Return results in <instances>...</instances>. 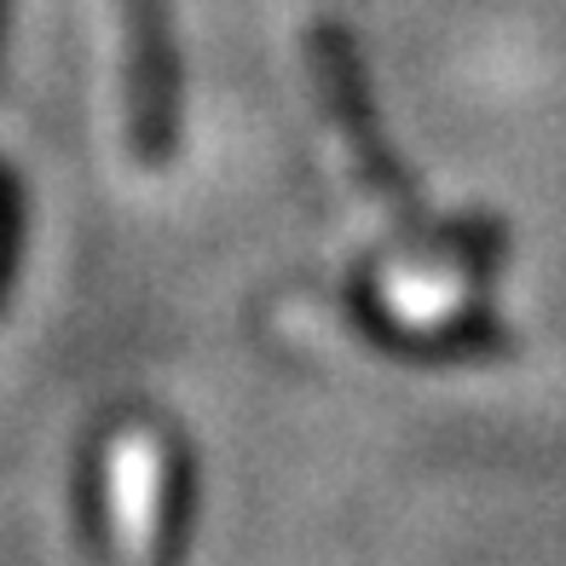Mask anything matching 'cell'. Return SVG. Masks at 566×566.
<instances>
[{
	"mask_svg": "<svg viewBox=\"0 0 566 566\" xmlns=\"http://www.w3.org/2000/svg\"><path fill=\"white\" fill-rule=\"evenodd\" d=\"M122 18V70H127V127L145 163L174 150L179 82H174V41H168V0H116Z\"/></svg>",
	"mask_w": 566,
	"mask_h": 566,
	"instance_id": "obj_1",
	"label": "cell"
},
{
	"mask_svg": "<svg viewBox=\"0 0 566 566\" xmlns=\"http://www.w3.org/2000/svg\"><path fill=\"white\" fill-rule=\"evenodd\" d=\"M163 451L150 440H122L111 446V521L127 549H150L163 532Z\"/></svg>",
	"mask_w": 566,
	"mask_h": 566,
	"instance_id": "obj_3",
	"label": "cell"
},
{
	"mask_svg": "<svg viewBox=\"0 0 566 566\" xmlns=\"http://www.w3.org/2000/svg\"><path fill=\"white\" fill-rule=\"evenodd\" d=\"M313 70H318L324 111H329V122L342 127L347 157H353L358 174H365V186H370L381 202H394V209L417 214V197H410L399 163L388 157V145H381V134H376V116H370L365 82H358L353 46H347V35L336 30V23H318V30H313Z\"/></svg>",
	"mask_w": 566,
	"mask_h": 566,
	"instance_id": "obj_2",
	"label": "cell"
}]
</instances>
